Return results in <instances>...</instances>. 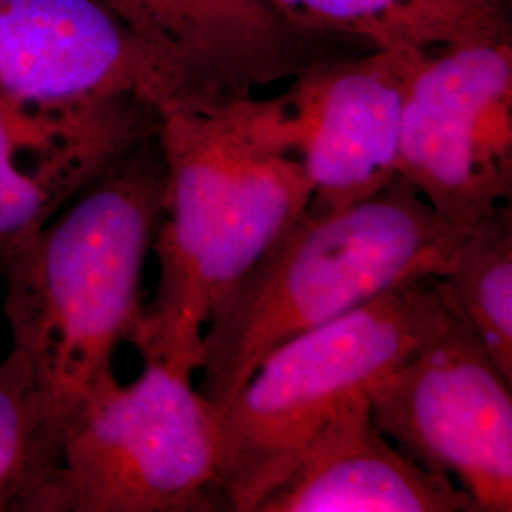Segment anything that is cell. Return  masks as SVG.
I'll list each match as a JSON object with an SVG mask.
<instances>
[{"mask_svg": "<svg viewBox=\"0 0 512 512\" xmlns=\"http://www.w3.org/2000/svg\"><path fill=\"white\" fill-rule=\"evenodd\" d=\"M65 414L12 348L0 361V512H61Z\"/></svg>", "mask_w": 512, "mask_h": 512, "instance_id": "cell-14", "label": "cell"}, {"mask_svg": "<svg viewBox=\"0 0 512 512\" xmlns=\"http://www.w3.org/2000/svg\"><path fill=\"white\" fill-rule=\"evenodd\" d=\"M0 93L38 103L167 90L147 55L97 0H0Z\"/></svg>", "mask_w": 512, "mask_h": 512, "instance_id": "cell-11", "label": "cell"}, {"mask_svg": "<svg viewBox=\"0 0 512 512\" xmlns=\"http://www.w3.org/2000/svg\"><path fill=\"white\" fill-rule=\"evenodd\" d=\"M158 124L160 112L137 95L38 103L0 93V255L35 236Z\"/></svg>", "mask_w": 512, "mask_h": 512, "instance_id": "cell-10", "label": "cell"}, {"mask_svg": "<svg viewBox=\"0 0 512 512\" xmlns=\"http://www.w3.org/2000/svg\"><path fill=\"white\" fill-rule=\"evenodd\" d=\"M399 177L461 228L511 202V37L425 54L404 101Z\"/></svg>", "mask_w": 512, "mask_h": 512, "instance_id": "cell-6", "label": "cell"}, {"mask_svg": "<svg viewBox=\"0 0 512 512\" xmlns=\"http://www.w3.org/2000/svg\"><path fill=\"white\" fill-rule=\"evenodd\" d=\"M97 2L164 80V107L249 97L293 80L323 55L317 50L321 38L293 27L266 0Z\"/></svg>", "mask_w": 512, "mask_h": 512, "instance_id": "cell-9", "label": "cell"}, {"mask_svg": "<svg viewBox=\"0 0 512 512\" xmlns=\"http://www.w3.org/2000/svg\"><path fill=\"white\" fill-rule=\"evenodd\" d=\"M160 112L165 211L158 285L129 342L143 361L194 374L220 298L311 202L279 95L173 103Z\"/></svg>", "mask_w": 512, "mask_h": 512, "instance_id": "cell-1", "label": "cell"}, {"mask_svg": "<svg viewBox=\"0 0 512 512\" xmlns=\"http://www.w3.org/2000/svg\"><path fill=\"white\" fill-rule=\"evenodd\" d=\"M488 2H492L495 6H499L501 10H505V12H507V8H505V2H507V0H488Z\"/></svg>", "mask_w": 512, "mask_h": 512, "instance_id": "cell-16", "label": "cell"}, {"mask_svg": "<svg viewBox=\"0 0 512 512\" xmlns=\"http://www.w3.org/2000/svg\"><path fill=\"white\" fill-rule=\"evenodd\" d=\"M467 232L401 177L338 211L308 207L215 306L200 393L222 418L272 349L408 281L444 277Z\"/></svg>", "mask_w": 512, "mask_h": 512, "instance_id": "cell-3", "label": "cell"}, {"mask_svg": "<svg viewBox=\"0 0 512 512\" xmlns=\"http://www.w3.org/2000/svg\"><path fill=\"white\" fill-rule=\"evenodd\" d=\"M437 289L512 384L511 202L469 228L452 270L437 279Z\"/></svg>", "mask_w": 512, "mask_h": 512, "instance_id": "cell-15", "label": "cell"}, {"mask_svg": "<svg viewBox=\"0 0 512 512\" xmlns=\"http://www.w3.org/2000/svg\"><path fill=\"white\" fill-rule=\"evenodd\" d=\"M511 385L450 310L446 329L374 385L368 401L385 437L454 480L478 512H511Z\"/></svg>", "mask_w": 512, "mask_h": 512, "instance_id": "cell-7", "label": "cell"}, {"mask_svg": "<svg viewBox=\"0 0 512 512\" xmlns=\"http://www.w3.org/2000/svg\"><path fill=\"white\" fill-rule=\"evenodd\" d=\"M158 133L110 165L35 236L0 255L12 348L25 355L65 420L114 378L143 302V275L165 211Z\"/></svg>", "mask_w": 512, "mask_h": 512, "instance_id": "cell-2", "label": "cell"}, {"mask_svg": "<svg viewBox=\"0 0 512 512\" xmlns=\"http://www.w3.org/2000/svg\"><path fill=\"white\" fill-rule=\"evenodd\" d=\"M311 37L361 40L376 48L439 50L512 37L509 12L488 0H266Z\"/></svg>", "mask_w": 512, "mask_h": 512, "instance_id": "cell-13", "label": "cell"}, {"mask_svg": "<svg viewBox=\"0 0 512 512\" xmlns=\"http://www.w3.org/2000/svg\"><path fill=\"white\" fill-rule=\"evenodd\" d=\"M220 429L192 374L110 378L67 414L61 512H220Z\"/></svg>", "mask_w": 512, "mask_h": 512, "instance_id": "cell-5", "label": "cell"}, {"mask_svg": "<svg viewBox=\"0 0 512 512\" xmlns=\"http://www.w3.org/2000/svg\"><path fill=\"white\" fill-rule=\"evenodd\" d=\"M427 52L321 55L279 95L311 186V211H338L399 177L404 101Z\"/></svg>", "mask_w": 512, "mask_h": 512, "instance_id": "cell-8", "label": "cell"}, {"mask_svg": "<svg viewBox=\"0 0 512 512\" xmlns=\"http://www.w3.org/2000/svg\"><path fill=\"white\" fill-rule=\"evenodd\" d=\"M255 512H478L446 476L399 452L372 418L368 393L349 399Z\"/></svg>", "mask_w": 512, "mask_h": 512, "instance_id": "cell-12", "label": "cell"}, {"mask_svg": "<svg viewBox=\"0 0 512 512\" xmlns=\"http://www.w3.org/2000/svg\"><path fill=\"white\" fill-rule=\"evenodd\" d=\"M437 279L380 294L272 349L222 416L219 511L255 512L349 399L446 329Z\"/></svg>", "mask_w": 512, "mask_h": 512, "instance_id": "cell-4", "label": "cell"}]
</instances>
